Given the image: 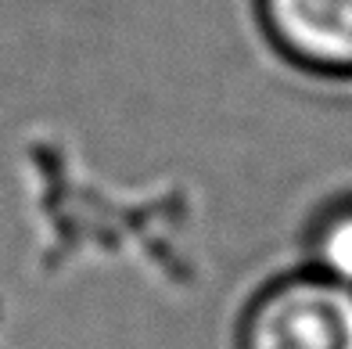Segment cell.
I'll return each mask as SVG.
<instances>
[{
	"instance_id": "6da1fadb",
	"label": "cell",
	"mask_w": 352,
	"mask_h": 349,
	"mask_svg": "<svg viewBox=\"0 0 352 349\" xmlns=\"http://www.w3.org/2000/svg\"><path fill=\"white\" fill-rule=\"evenodd\" d=\"M237 349H352V288L309 271H287L248 299Z\"/></svg>"
},
{
	"instance_id": "7a4b0ae2",
	"label": "cell",
	"mask_w": 352,
	"mask_h": 349,
	"mask_svg": "<svg viewBox=\"0 0 352 349\" xmlns=\"http://www.w3.org/2000/svg\"><path fill=\"white\" fill-rule=\"evenodd\" d=\"M263 29L313 72L352 76V0H255Z\"/></svg>"
},
{
	"instance_id": "3957f363",
	"label": "cell",
	"mask_w": 352,
	"mask_h": 349,
	"mask_svg": "<svg viewBox=\"0 0 352 349\" xmlns=\"http://www.w3.org/2000/svg\"><path fill=\"white\" fill-rule=\"evenodd\" d=\"M306 266L352 288V195L316 213L306 234Z\"/></svg>"
}]
</instances>
